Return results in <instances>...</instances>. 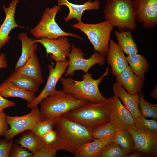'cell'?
<instances>
[{"mask_svg":"<svg viewBox=\"0 0 157 157\" xmlns=\"http://www.w3.org/2000/svg\"><path fill=\"white\" fill-rule=\"evenodd\" d=\"M103 13L105 20L116 26L119 31H133L136 28L132 0H106Z\"/></svg>","mask_w":157,"mask_h":157,"instance_id":"cell-5","label":"cell"},{"mask_svg":"<svg viewBox=\"0 0 157 157\" xmlns=\"http://www.w3.org/2000/svg\"><path fill=\"white\" fill-rule=\"evenodd\" d=\"M62 116L92 130L110 121L109 98L101 102H90Z\"/></svg>","mask_w":157,"mask_h":157,"instance_id":"cell-3","label":"cell"},{"mask_svg":"<svg viewBox=\"0 0 157 157\" xmlns=\"http://www.w3.org/2000/svg\"><path fill=\"white\" fill-rule=\"evenodd\" d=\"M43 119L38 107L31 109L29 113L23 116L7 115L6 122L10 127L5 133L4 138L8 141L12 140L18 134L27 130H31Z\"/></svg>","mask_w":157,"mask_h":157,"instance_id":"cell-9","label":"cell"},{"mask_svg":"<svg viewBox=\"0 0 157 157\" xmlns=\"http://www.w3.org/2000/svg\"><path fill=\"white\" fill-rule=\"evenodd\" d=\"M139 106L141 116L144 118H157V107L147 101L142 94L139 95Z\"/></svg>","mask_w":157,"mask_h":157,"instance_id":"cell-31","label":"cell"},{"mask_svg":"<svg viewBox=\"0 0 157 157\" xmlns=\"http://www.w3.org/2000/svg\"><path fill=\"white\" fill-rule=\"evenodd\" d=\"M114 33L118 44L124 53L128 55L138 53V47L131 31H120L115 30Z\"/></svg>","mask_w":157,"mask_h":157,"instance_id":"cell-26","label":"cell"},{"mask_svg":"<svg viewBox=\"0 0 157 157\" xmlns=\"http://www.w3.org/2000/svg\"><path fill=\"white\" fill-rule=\"evenodd\" d=\"M128 155L122 147L113 142L104 148L98 157H127Z\"/></svg>","mask_w":157,"mask_h":157,"instance_id":"cell-30","label":"cell"},{"mask_svg":"<svg viewBox=\"0 0 157 157\" xmlns=\"http://www.w3.org/2000/svg\"><path fill=\"white\" fill-rule=\"evenodd\" d=\"M106 56L107 63L111 67L113 75L117 76L129 65L123 51L118 44L111 39Z\"/></svg>","mask_w":157,"mask_h":157,"instance_id":"cell-15","label":"cell"},{"mask_svg":"<svg viewBox=\"0 0 157 157\" xmlns=\"http://www.w3.org/2000/svg\"><path fill=\"white\" fill-rule=\"evenodd\" d=\"M57 138L51 145L57 152L64 150L75 154L81 147L93 139L92 130L63 116L55 123Z\"/></svg>","mask_w":157,"mask_h":157,"instance_id":"cell-1","label":"cell"},{"mask_svg":"<svg viewBox=\"0 0 157 157\" xmlns=\"http://www.w3.org/2000/svg\"><path fill=\"white\" fill-rule=\"evenodd\" d=\"M56 153L51 146L45 144L38 151L33 153L32 157H55Z\"/></svg>","mask_w":157,"mask_h":157,"instance_id":"cell-35","label":"cell"},{"mask_svg":"<svg viewBox=\"0 0 157 157\" xmlns=\"http://www.w3.org/2000/svg\"><path fill=\"white\" fill-rule=\"evenodd\" d=\"M136 21L146 30L154 28L157 24V0H133Z\"/></svg>","mask_w":157,"mask_h":157,"instance_id":"cell-11","label":"cell"},{"mask_svg":"<svg viewBox=\"0 0 157 157\" xmlns=\"http://www.w3.org/2000/svg\"><path fill=\"white\" fill-rule=\"evenodd\" d=\"M112 89L114 94L119 98L124 107L130 112L134 118L141 116L139 107V97L138 94L128 93L117 81L113 84Z\"/></svg>","mask_w":157,"mask_h":157,"instance_id":"cell-18","label":"cell"},{"mask_svg":"<svg viewBox=\"0 0 157 157\" xmlns=\"http://www.w3.org/2000/svg\"><path fill=\"white\" fill-rule=\"evenodd\" d=\"M18 39L22 44L21 56L15 66V71L22 66L37 49V42L28 37L26 32L19 33Z\"/></svg>","mask_w":157,"mask_h":157,"instance_id":"cell-22","label":"cell"},{"mask_svg":"<svg viewBox=\"0 0 157 157\" xmlns=\"http://www.w3.org/2000/svg\"><path fill=\"white\" fill-rule=\"evenodd\" d=\"M84 54L81 49L76 47L74 45H71V49L68 58L69 65L65 73V76H73L76 71L81 70L86 73L94 65L98 64L103 65L105 57L96 52L88 58H84Z\"/></svg>","mask_w":157,"mask_h":157,"instance_id":"cell-8","label":"cell"},{"mask_svg":"<svg viewBox=\"0 0 157 157\" xmlns=\"http://www.w3.org/2000/svg\"><path fill=\"white\" fill-rule=\"evenodd\" d=\"M142 153H143L139 152L138 151H135L134 150L133 152L128 154L127 156V157H142L143 156H144V155H143V154H142Z\"/></svg>","mask_w":157,"mask_h":157,"instance_id":"cell-41","label":"cell"},{"mask_svg":"<svg viewBox=\"0 0 157 157\" xmlns=\"http://www.w3.org/2000/svg\"><path fill=\"white\" fill-rule=\"evenodd\" d=\"M24 90L35 93L40 84L33 79L15 71L6 80Z\"/></svg>","mask_w":157,"mask_h":157,"instance_id":"cell-25","label":"cell"},{"mask_svg":"<svg viewBox=\"0 0 157 157\" xmlns=\"http://www.w3.org/2000/svg\"><path fill=\"white\" fill-rule=\"evenodd\" d=\"M6 116L4 111L0 112V138L4 136L9 128L6 122Z\"/></svg>","mask_w":157,"mask_h":157,"instance_id":"cell-38","label":"cell"},{"mask_svg":"<svg viewBox=\"0 0 157 157\" xmlns=\"http://www.w3.org/2000/svg\"><path fill=\"white\" fill-rule=\"evenodd\" d=\"M26 149L16 144L13 143L10 154V157H32L33 153Z\"/></svg>","mask_w":157,"mask_h":157,"instance_id":"cell-34","label":"cell"},{"mask_svg":"<svg viewBox=\"0 0 157 157\" xmlns=\"http://www.w3.org/2000/svg\"><path fill=\"white\" fill-rule=\"evenodd\" d=\"M114 138L94 139L82 145L74 155L75 157H98L104 148L113 142Z\"/></svg>","mask_w":157,"mask_h":157,"instance_id":"cell-20","label":"cell"},{"mask_svg":"<svg viewBox=\"0 0 157 157\" xmlns=\"http://www.w3.org/2000/svg\"><path fill=\"white\" fill-rule=\"evenodd\" d=\"M150 95L151 97L155 99H157V86L156 85L154 88L153 89L150 93Z\"/></svg>","mask_w":157,"mask_h":157,"instance_id":"cell-42","label":"cell"},{"mask_svg":"<svg viewBox=\"0 0 157 157\" xmlns=\"http://www.w3.org/2000/svg\"><path fill=\"white\" fill-rule=\"evenodd\" d=\"M82 1H84V0H82Z\"/></svg>","mask_w":157,"mask_h":157,"instance_id":"cell-43","label":"cell"},{"mask_svg":"<svg viewBox=\"0 0 157 157\" xmlns=\"http://www.w3.org/2000/svg\"><path fill=\"white\" fill-rule=\"evenodd\" d=\"M15 71L33 79L40 84L44 83L42 68L35 53L24 65Z\"/></svg>","mask_w":157,"mask_h":157,"instance_id":"cell-21","label":"cell"},{"mask_svg":"<svg viewBox=\"0 0 157 157\" xmlns=\"http://www.w3.org/2000/svg\"><path fill=\"white\" fill-rule=\"evenodd\" d=\"M90 102L87 100L77 99L63 90H58L56 94L47 97L40 102L39 109L44 119L55 123L65 113Z\"/></svg>","mask_w":157,"mask_h":157,"instance_id":"cell-4","label":"cell"},{"mask_svg":"<svg viewBox=\"0 0 157 157\" xmlns=\"http://www.w3.org/2000/svg\"><path fill=\"white\" fill-rule=\"evenodd\" d=\"M71 26L85 34L96 52L106 56L111 33L115 27L112 24L105 20L95 24H85L81 21L72 24Z\"/></svg>","mask_w":157,"mask_h":157,"instance_id":"cell-6","label":"cell"},{"mask_svg":"<svg viewBox=\"0 0 157 157\" xmlns=\"http://www.w3.org/2000/svg\"><path fill=\"white\" fill-rule=\"evenodd\" d=\"M14 102L9 100L0 95V112H2L7 108L15 106Z\"/></svg>","mask_w":157,"mask_h":157,"instance_id":"cell-39","label":"cell"},{"mask_svg":"<svg viewBox=\"0 0 157 157\" xmlns=\"http://www.w3.org/2000/svg\"><path fill=\"white\" fill-rule=\"evenodd\" d=\"M110 121L116 131L127 129L134 126V118L130 112L122 104L119 98L114 94L108 98Z\"/></svg>","mask_w":157,"mask_h":157,"instance_id":"cell-12","label":"cell"},{"mask_svg":"<svg viewBox=\"0 0 157 157\" xmlns=\"http://www.w3.org/2000/svg\"><path fill=\"white\" fill-rule=\"evenodd\" d=\"M62 9L61 6L55 5L52 8H46L41 19L33 28L30 30L31 34L36 39L43 38L56 39L61 36H70L81 40L83 38L73 33L63 31L55 21L57 13Z\"/></svg>","mask_w":157,"mask_h":157,"instance_id":"cell-7","label":"cell"},{"mask_svg":"<svg viewBox=\"0 0 157 157\" xmlns=\"http://www.w3.org/2000/svg\"><path fill=\"white\" fill-rule=\"evenodd\" d=\"M19 3V0H12L8 8L3 6L5 17L3 22L0 26V49L10 41L11 37L9 34L12 30L17 27L24 28L17 24L15 19L16 6Z\"/></svg>","mask_w":157,"mask_h":157,"instance_id":"cell-16","label":"cell"},{"mask_svg":"<svg viewBox=\"0 0 157 157\" xmlns=\"http://www.w3.org/2000/svg\"><path fill=\"white\" fill-rule=\"evenodd\" d=\"M15 143L26 149L34 153L43 147L46 144L42 138L35 135L31 130H27L21 133Z\"/></svg>","mask_w":157,"mask_h":157,"instance_id":"cell-24","label":"cell"},{"mask_svg":"<svg viewBox=\"0 0 157 157\" xmlns=\"http://www.w3.org/2000/svg\"><path fill=\"white\" fill-rule=\"evenodd\" d=\"M126 59L134 74L144 81L146 79L144 75L148 71L149 66L144 56L137 53L128 55Z\"/></svg>","mask_w":157,"mask_h":157,"instance_id":"cell-27","label":"cell"},{"mask_svg":"<svg viewBox=\"0 0 157 157\" xmlns=\"http://www.w3.org/2000/svg\"><path fill=\"white\" fill-rule=\"evenodd\" d=\"M13 141L7 140L4 138L0 140V157H9Z\"/></svg>","mask_w":157,"mask_h":157,"instance_id":"cell-36","label":"cell"},{"mask_svg":"<svg viewBox=\"0 0 157 157\" xmlns=\"http://www.w3.org/2000/svg\"><path fill=\"white\" fill-rule=\"evenodd\" d=\"M127 130L130 133L134 143V150L146 156L157 157V132H146L133 126Z\"/></svg>","mask_w":157,"mask_h":157,"instance_id":"cell-14","label":"cell"},{"mask_svg":"<svg viewBox=\"0 0 157 157\" xmlns=\"http://www.w3.org/2000/svg\"><path fill=\"white\" fill-rule=\"evenodd\" d=\"M66 37L61 36L56 39L43 38L34 40L44 46L47 56L50 54L51 58L56 62H65L68 60L66 58L69 56L72 45Z\"/></svg>","mask_w":157,"mask_h":157,"instance_id":"cell-13","label":"cell"},{"mask_svg":"<svg viewBox=\"0 0 157 157\" xmlns=\"http://www.w3.org/2000/svg\"><path fill=\"white\" fill-rule=\"evenodd\" d=\"M57 133L55 130L52 129L44 134L41 138L46 144L51 146L56 140Z\"/></svg>","mask_w":157,"mask_h":157,"instance_id":"cell-37","label":"cell"},{"mask_svg":"<svg viewBox=\"0 0 157 157\" xmlns=\"http://www.w3.org/2000/svg\"><path fill=\"white\" fill-rule=\"evenodd\" d=\"M68 60L65 62L57 61L54 66L51 64L48 68L49 73L45 86L40 94L31 102L27 103V106L30 109L38 107V105L44 99L56 94V84L65 72L68 66Z\"/></svg>","mask_w":157,"mask_h":157,"instance_id":"cell-10","label":"cell"},{"mask_svg":"<svg viewBox=\"0 0 157 157\" xmlns=\"http://www.w3.org/2000/svg\"><path fill=\"white\" fill-rule=\"evenodd\" d=\"M55 123L51 120L43 119L38 122L31 130L35 135L42 138L43 136L55 127Z\"/></svg>","mask_w":157,"mask_h":157,"instance_id":"cell-33","label":"cell"},{"mask_svg":"<svg viewBox=\"0 0 157 157\" xmlns=\"http://www.w3.org/2000/svg\"><path fill=\"white\" fill-rule=\"evenodd\" d=\"M115 79L131 94H137L142 90L144 81L134 74L129 65L116 76Z\"/></svg>","mask_w":157,"mask_h":157,"instance_id":"cell-17","label":"cell"},{"mask_svg":"<svg viewBox=\"0 0 157 157\" xmlns=\"http://www.w3.org/2000/svg\"><path fill=\"white\" fill-rule=\"evenodd\" d=\"M35 93L21 89L6 80L0 85V95L5 98L18 97L29 103L35 99Z\"/></svg>","mask_w":157,"mask_h":157,"instance_id":"cell-23","label":"cell"},{"mask_svg":"<svg viewBox=\"0 0 157 157\" xmlns=\"http://www.w3.org/2000/svg\"><path fill=\"white\" fill-rule=\"evenodd\" d=\"M113 142L121 146L128 154L134 150V142L130 133L127 129L116 131Z\"/></svg>","mask_w":157,"mask_h":157,"instance_id":"cell-28","label":"cell"},{"mask_svg":"<svg viewBox=\"0 0 157 157\" xmlns=\"http://www.w3.org/2000/svg\"><path fill=\"white\" fill-rule=\"evenodd\" d=\"M5 57L6 55L4 53L0 54V69H6L8 67L7 61Z\"/></svg>","mask_w":157,"mask_h":157,"instance_id":"cell-40","label":"cell"},{"mask_svg":"<svg viewBox=\"0 0 157 157\" xmlns=\"http://www.w3.org/2000/svg\"><path fill=\"white\" fill-rule=\"evenodd\" d=\"M109 70L108 67L103 75L97 79L93 78L92 74L88 72L82 75L81 81L76 80L68 77H62L60 80L63 90L78 99L87 100L91 102H104L107 98L102 95L98 86L103 78L109 75Z\"/></svg>","mask_w":157,"mask_h":157,"instance_id":"cell-2","label":"cell"},{"mask_svg":"<svg viewBox=\"0 0 157 157\" xmlns=\"http://www.w3.org/2000/svg\"><path fill=\"white\" fill-rule=\"evenodd\" d=\"M116 130L110 121L92 130L93 139L114 138Z\"/></svg>","mask_w":157,"mask_h":157,"instance_id":"cell-29","label":"cell"},{"mask_svg":"<svg viewBox=\"0 0 157 157\" xmlns=\"http://www.w3.org/2000/svg\"><path fill=\"white\" fill-rule=\"evenodd\" d=\"M58 5L60 6H66L69 9L68 14L64 18L66 22H68L73 19H76L78 22H81V17L84 11L88 10H98L100 4L98 0H95L92 2L89 0L81 4L73 3L68 0H58Z\"/></svg>","mask_w":157,"mask_h":157,"instance_id":"cell-19","label":"cell"},{"mask_svg":"<svg viewBox=\"0 0 157 157\" xmlns=\"http://www.w3.org/2000/svg\"><path fill=\"white\" fill-rule=\"evenodd\" d=\"M134 126L146 132H157V121L156 119H147L142 116L134 118Z\"/></svg>","mask_w":157,"mask_h":157,"instance_id":"cell-32","label":"cell"}]
</instances>
